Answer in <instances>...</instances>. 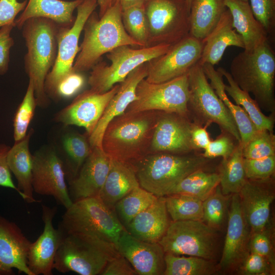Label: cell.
Wrapping results in <instances>:
<instances>
[{"label": "cell", "mask_w": 275, "mask_h": 275, "mask_svg": "<svg viewBox=\"0 0 275 275\" xmlns=\"http://www.w3.org/2000/svg\"><path fill=\"white\" fill-rule=\"evenodd\" d=\"M122 18L128 34L145 46L149 32L145 4L122 10Z\"/></svg>", "instance_id": "obj_40"}, {"label": "cell", "mask_w": 275, "mask_h": 275, "mask_svg": "<svg viewBox=\"0 0 275 275\" xmlns=\"http://www.w3.org/2000/svg\"><path fill=\"white\" fill-rule=\"evenodd\" d=\"M243 166L248 180L269 179L275 172V155L259 159L243 158Z\"/></svg>", "instance_id": "obj_44"}, {"label": "cell", "mask_w": 275, "mask_h": 275, "mask_svg": "<svg viewBox=\"0 0 275 275\" xmlns=\"http://www.w3.org/2000/svg\"><path fill=\"white\" fill-rule=\"evenodd\" d=\"M140 186L133 166L112 159L110 168L98 197L114 209L116 203Z\"/></svg>", "instance_id": "obj_30"}, {"label": "cell", "mask_w": 275, "mask_h": 275, "mask_svg": "<svg viewBox=\"0 0 275 275\" xmlns=\"http://www.w3.org/2000/svg\"><path fill=\"white\" fill-rule=\"evenodd\" d=\"M206 129L207 127L193 122L191 131V140L193 147L197 152L201 150H204L211 141Z\"/></svg>", "instance_id": "obj_54"}, {"label": "cell", "mask_w": 275, "mask_h": 275, "mask_svg": "<svg viewBox=\"0 0 275 275\" xmlns=\"http://www.w3.org/2000/svg\"><path fill=\"white\" fill-rule=\"evenodd\" d=\"M119 253L132 266L138 274H163L164 255L158 242L151 243L140 240L126 229L122 231L117 243Z\"/></svg>", "instance_id": "obj_19"}, {"label": "cell", "mask_w": 275, "mask_h": 275, "mask_svg": "<svg viewBox=\"0 0 275 275\" xmlns=\"http://www.w3.org/2000/svg\"><path fill=\"white\" fill-rule=\"evenodd\" d=\"M242 148L241 143L238 142L233 153L223 158L218 167L220 187L225 196L238 194L248 180L243 166Z\"/></svg>", "instance_id": "obj_34"}, {"label": "cell", "mask_w": 275, "mask_h": 275, "mask_svg": "<svg viewBox=\"0 0 275 275\" xmlns=\"http://www.w3.org/2000/svg\"><path fill=\"white\" fill-rule=\"evenodd\" d=\"M97 6V0H83L76 8L77 15L72 25L60 26L56 62L45 81L47 96L62 80L74 71L73 65L79 49L80 35L86 21Z\"/></svg>", "instance_id": "obj_12"}, {"label": "cell", "mask_w": 275, "mask_h": 275, "mask_svg": "<svg viewBox=\"0 0 275 275\" xmlns=\"http://www.w3.org/2000/svg\"><path fill=\"white\" fill-rule=\"evenodd\" d=\"M241 271L248 275H268L272 274L274 267L266 258L250 252L242 262Z\"/></svg>", "instance_id": "obj_48"}, {"label": "cell", "mask_w": 275, "mask_h": 275, "mask_svg": "<svg viewBox=\"0 0 275 275\" xmlns=\"http://www.w3.org/2000/svg\"><path fill=\"white\" fill-rule=\"evenodd\" d=\"M248 249L250 252L258 254L267 259L274 266L272 245L265 230L252 233L249 239Z\"/></svg>", "instance_id": "obj_49"}, {"label": "cell", "mask_w": 275, "mask_h": 275, "mask_svg": "<svg viewBox=\"0 0 275 275\" xmlns=\"http://www.w3.org/2000/svg\"><path fill=\"white\" fill-rule=\"evenodd\" d=\"M192 1L193 0H185V4L189 12Z\"/></svg>", "instance_id": "obj_57"}, {"label": "cell", "mask_w": 275, "mask_h": 275, "mask_svg": "<svg viewBox=\"0 0 275 275\" xmlns=\"http://www.w3.org/2000/svg\"><path fill=\"white\" fill-rule=\"evenodd\" d=\"M252 12L268 36L275 26V0H248Z\"/></svg>", "instance_id": "obj_45"}, {"label": "cell", "mask_w": 275, "mask_h": 275, "mask_svg": "<svg viewBox=\"0 0 275 275\" xmlns=\"http://www.w3.org/2000/svg\"><path fill=\"white\" fill-rule=\"evenodd\" d=\"M225 196L218 185L203 201V221L212 228L220 227L225 219L227 208Z\"/></svg>", "instance_id": "obj_43"}, {"label": "cell", "mask_w": 275, "mask_h": 275, "mask_svg": "<svg viewBox=\"0 0 275 275\" xmlns=\"http://www.w3.org/2000/svg\"><path fill=\"white\" fill-rule=\"evenodd\" d=\"M158 243L165 253L211 260L215 253V230L202 221H171Z\"/></svg>", "instance_id": "obj_10"}, {"label": "cell", "mask_w": 275, "mask_h": 275, "mask_svg": "<svg viewBox=\"0 0 275 275\" xmlns=\"http://www.w3.org/2000/svg\"><path fill=\"white\" fill-rule=\"evenodd\" d=\"M115 0H97L99 7V17H101L112 6Z\"/></svg>", "instance_id": "obj_56"}, {"label": "cell", "mask_w": 275, "mask_h": 275, "mask_svg": "<svg viewBox=\"0 0 275 275\" xmlns=\"http://www.w3.org/2000/svg\"><path fill=\"white\" fill-rule=\"evenodd\" d=\"M229 73L241 89L253 95L261 108L275 115V53L269 41L236 55Z\"/></svg>", "instance_id": "obj_4"}, {"label": "cell", "mask_w": 275, "mask_h": 275, "mask_svg": "<svg viewBox=\"0 0 275 275\" xmlns=\"http://www.w3.org/2000/svg\"><path fill=\"white\" fill-rule=\"evenodd\" d=\"M57 207L42 205L44 229L37 239L32 242L28 255V265L33 275H52L54 257L63 235L53 226Z\"/></svg>", "instance_id": "obj_18"}, {"label": "cell", "mask_w": 275, "mask_h": 275, "mask_svg": "<svg viewBox=\"0 0 275 275\" xmlns=\"http://www.w3.org/2000/svg\"><path fill=\"white\" fill-rule=\"evenodd\" d=\"M164 197H158L147 208L136 215L124 228L135 238L148 242H158L171 222Z\"/></svg>", "instance_id": "obj_25"}, {"label": "cell", "mask_w": 275, "mask_h": 275, "mask_svg": "<svg viewBox=\"0 0 275 275\" xmlns=\"http://www.w3.org/2000/svg\"><path fill=\"white\" fill-rule=\"evenodd\" d=\"M203 42L188 36L172 45L167 52L148 65L146 80L151 83L165 82L186 73L201 57Z\"/></svg>", "instance_id": "obj_15"}, {"label": "cell", "mask_w": 275, "mask_h": 275, "mask_svg": "<svg viewBox=\"0 0 275 275\" xmlns=\"http://www.w3.org/2000/svg\"><path fill=\"white\" fill-rule=\"evenodd\" d=\"M10 146L0 144V186L15 190L20 196V193L14 184L11 172L7 164V154Z\"/></svg>", "instance_id": "obj_53"}, {"label": "cell", "mask_w": 275, "mask_h": 275, "mask_svg": "<svg viewBox=\"0 0 275 275\" xmlns=\"http://www.w3.org/2000/svg\"><path fill=\"white\" fill-rule=\"evenodd\" d=\"M63 146L74 165V172H78L83 163L92 151L88 136L77 132L65 134L62 139Z\"/></svg>", "instance_id": "obj_41"}, {"label": "cell", "mask_w": 275, "mask_h": 275, "mask_svg": "<svg viewBox=\"0 0 275 275\" xmlns=\"http://www.w3.org/2000/svg\"><path fill=\"white\" fill-rule=\"evenodd\" d=\"M172 45L159 43L147 47L134 49L129 45L118 46L107 53L109 65L97 63L91 69L88 83L90 89L104 93L115 85L123 81L140 65L162 56Z\"/></svg>", "instance_id": "obj_9"}, {"label": "cell", "mask_w": 275, "mask_h": 275, "mask_svg": "<svg viewBox=\"0 0 275 275\" xmlns=\"http://www.w3.org/2000/svg\"><path fill=\"white\" fill-rule=\"evenodd\" d=\"M119 86V84H116L104 93H99L90 89L83 91L55 115L54 121L65 126L82 127L89 136Z\"/></svg>", "instance_id": "obj_17"}, {"label": "cell", "mask_w": 275, "mask_h": 275, "mask_svg": "<svg viewBox=\"0 0 275 275\" xmlns=\"http://www.w3.org/2000/svg\"><path fill=\"white\" fill-rule=\"evenodd\" d=\"M244 158L259 159L275 155V136L267 130H258L243 147Z\"/></svg>", "instance_id": "obj_42"}, {"label": "cell", "mask_w": 275, "mask_h": 275, "mask_svg": "<svg viewBox=\"0 0 275 275\" xmlns=\"http://www.w3.org/2000/svg\"><path fill=\"white\" fill-rule=\"evenodd\" d=\"M201 65L207 78L210 81V85L232 115L239 133L240 143L243 147L259 130L245 111L240 106L234 104L228 97L222 74L212 65L204 64Z\"/></svg>", "instance_id": "obj_31"}, {"label": "cell", "mask_w": 275, "mask_h": 275, "mask_svg": "<svg viewBox=\"0 0 275 275\" xmlns=\"http://www.w3.org/2000/svg\"><path fill=\"white\" fill-rule=\"evenodd\" d=\"M227 9L225 0H193L189 13V34L203 41Z\"/></svg>", "instance_id": "obj_32"}, {"label": "cell", "mask_w": 275, "mask_h": 275, "mask_svg": "<svg viewBox=\"0 0 275 275\" xmlns=\"http://www.w3.org/2000/svg\"><path fill=\"white\" fill-rule=\"evenodd\" d=\"M217 70L224 76L228 85L224 86L227 93L234 100L235 103L240 106L247 113L258 130H267L273 132L274 115L266 116L261 108L248 92L241 89L233 79L229 72L222 67Z\"/></svg>", "instance_id": "obj_33"}, {"label": "cell", "mask_w": 275, "mask_h": 275, "mask_svg": "<svg viewBox=\"0 0 275 275\" xmlns=\"http://www.w3.org/2000/svg\"><path fill=\"white\" fill-rule=\"evenodd\" d=\"M122 10L145 4L146 0H118Z\"/></svg>", "instance_id": "obj_55"}, {"label": "cell", "mask_w": 275, "mask_h": 275, "mask_svg": "<svg viewBox=\"0 0 275 275\" xmlns=\"http://www.w3.org/2000/svg\"><path fill=\"white\" fill-rule=\"evenodd\" d=\"M60 26L48 18L33 17L26 20L20 29L27 48L25 71L33 82L37 106L42 107L49 102L45 81L56 62Z\"/></svg>", "instance_id": "obj_3"}, {"label": "cell", "mask_w": 275, "mask_h": 275, "mask_svg": "<svg viewBox=\"0 0 275 275\" xmlns=\"http://www.w3.org/2000/svg\"><path fill=\"white\" fill-rule=\"evenodd\" d=\"M211 160L197 152L186 154L154 153L132 164L140 186L160 197L169 195L183 178L204 169Z\"/></svg>", "instance_id": "obj_5"}, {"label": "cell", "mask_w": 275, "mask_h": 275, "mask_svg": "<svg viewBox=\"0 0 275 275\" xmlns=\"http://www.w3.org/2000/svg\"><path fill=\"white\" fill-rule=\"evenodd\" d=\"M32 186L36 193L52 196L66 209L73 203L66 182L62 160L51 148L40 150L32 155Z\"/></svg>", "instance_id": "obj_14"}, {"label": "cell", "mask_w": 275, "mask_h": 275, "mask_svg": "<svg viewBox=\"0 0 275 275\" xmlns=\"http://www.w3.org/2000/svg\"><path fill=\"white\" fill-rule=\"evenodd\" d=\"M122 9L118 0L100 17L93 12L84 25V35L73 65V70H91L101 57L122 45L143 47L126 32L122 18Z\"/></svg>", "instance_id": "obj_2"}, {"label": "cell", "mask_w": 275, "mask_h": 275, "mask_svg": "<svg viewBox=\"0 0 275 275\" xmlns=\"http://www.w3.org/2000/svg\"><path fill=\"white\" fill-rule=\"evenodd\" d=\"M187 75L189 92L187 110L191 121L207 128L212 123L216 124L221 132L230 134L240 142L232 115L208 82L202 65L198 62Z\"/></svg>", "instance_id": "obj_8"}, {"label": "cell", "mask_w": 275, "mask_h": 275, "mask_svg": "<svg viewBox=\"0 0 275 275\" xmlns=\"http://www.w3.org/2000/svg\"><path fill=\"white\" fill-rule=\"evenodd\" d=\"M147 72L148 65L143 64L132 71L119 84L117 92L110 100L96 127L88 136L92 148L96 147L102 148V139L107 125L115 117L125 112L129 105L136 99V86L146 77Z\"/></svg>", "instance_id": "obj_24"}, {"label": "cell", "mask_w": 275, "mask_h": 275, "mask_svg": "<svg viewBox=\"0 0 275 275\" xmlns=\"http://www.w3.org/2000/svg\"><path fill=\"white\" fill-rule=\"evenodd\" d=\"M15 23L0 28V75L5 74L8 71L10 62V52L14 44L11 33Z\"/></svg>", "instance_id": "obj_50"}, {"label": "cell", "mask_w": 275, "mask_h": 275, "mask_svg": "<svg viewBox=\"0 0 275 275\" xmlns=\"http://www.w3.org/2000/svg\"><path fill=\"white\" fill-rule=\"evenodd\" d=\"M33 130L31 129L21 140L10 147L7 157L9 169L17 182L20 196L27 203L38 202L33 196L32 186L33 159L29 143Z\"/></svg>", "instance_id": "obj_28"}, {"label": "cell", "mask_w": 275, "mask_h": 275, "mask_svg": "<svg viewBox=\"0 0 275 275\" xmlns=\"http://www.w3.org/2000/svg\"><path fill=\"white\" fill-rule=\"evenodd\" d=\"M100 274L136 275L138 274L129 262L120 254L107 263Z\"/></svg>", "instance_id": "obj_52"}, {"label": "cell", "mask_w": 275, "mask_h": 275, "mask_svg": "<svg viewBox=\"0 0 275 275\" xmlns=\"http://www.w3.org/2000/svg\"><path fill=\"white\" fill-rule=\"evenodd\" d=\"M63 235L53 263L59 272L100 274L107 263L120 254L115 245L98 237L82 233Z\"/></svg>", "instance_id": "obj_6"}, {"label": "cell", "mask_w": 275, "mask_h": 275, "mask_svg": "<svg viewBox=\"0 0 275 275\" xmlns=\"http://www.w3.org/2000/svg\"><path fill=\"white\" fill-rule=\"evenodd\" d=\"M83 0H28L18 18L15 26L21 29L24 22L33 17L49 19L62 26H70L75 18L74 11Z\"/></svg>", "instance_id": "obj_29"}, {"label": "cell", "mask_w": 275, "mask_h": 275, "mask_svg": "<svg viewBox=\"0 0 275 275\" xmlns=\"http://www.w3.org/2000/svg\"><path fill=\"white\" fill-rule=\"evenodd\" d=\"M31 242L14 223L0 216V274H11L13 269L33 275L28 265Z\"/></svg>", "instance_id": "obj_22"}, {"label": "cell", "mask_w": 275, "mask_h": 275, "mask_svg": "<svg viewBox=\"0 0 275 275\" xmlns=\"http://www.w3.org/2000/svg\"><path fill=\"white\" fill-rule=\"evenodd\" d=\"M135 95L136 99L126 112L154 110L174 112L188 117L187 73L160 83H151L144 78L137 85Z\"/></svg>", "instance_id": "obj_11"}, {"label": "cell", "mask_w": 275, "mask_h": 275, "mask_svg": "<svg viewBox=\"0 0 275 275\" xmlns=\"http://www.w3.org/2000/svg\"><path fill=\"white\" fill-rule=\"evenodd\" d=\"M241 1H245V2H248V0H241Z\"/></svg>", "instance_id": "obj_58"}, {"label": "cell", "mask_w": 275, "mask_h": 275, "mask_svg": "<svg viewBox=\"0 0 275 275\" xmlns=\"http://www.w3.org/2000/svg\"><path fill=\"white\" fill-rule=\"evenodd\" d=\"M145 10L149 32L160 43L173 45L189 34L185 0H150Z\"/></svg>", "instance_id": "obj_13"}, {"label": "cell", "mask_w": 275, "mask_h": 275, "mask_svg": "<svg viewBox=\"0 0 275 275\" xmlns=\"http://www.w3.org/2000/svg\"><path fill=\"white\" fill-rule=\"evenodd\" d=\"M112 159L99 147H94L68 188L73 201L98 197L109 171Z\"/></svg>", "instance_id": "obj_21"}, {"label": "cell", "mask_w": 275, "mask_h": 275, "mask_svg": "<svg viewBox=\"0 0 275 275\" xmlns=\"http://www.w3.org/2000/svg\"><path fill=\"white\" fill-rule=\"evenodd\" d=\"M203 42V49L198 62L201 65H216L228 47L244 48L242 38L233 27L231 14L228 9Z\"/></svg>", "instance_id": "obj_26"}, {"label": "cell", "mask_w": 275, "mask_h": 275, "mask_svg": "<svg viewBox=\"0 0 275 275\" xmlns=\"http://www.w3.org/2000/svg\"><path fill=\"white\" fill-rule=\"evenodd\" d=\"M85 82L80 72L74 71L57 86L49 96L58 100L71 98L81 90Z\"/></svg>", "instance_id": "obj_47"}, {"label": "cell", "mask_w": 275, "mask_h": 275, "mask_svg": "<svg viewBox=\"0 0 275 275\" xmlns=\"http://www.w3.org/2000/svg\"><path fill=\"white\" fill-rule=\"evenodd\" d=\"M161 111L125 112L107 125L101 146L111 159L133 164L150 154Z\"/></svg>", "instance_id": "obj_1"}, {"label": "cell", "mask_w": 275, "mask_h": 275, "mask_svg": "<svg viewBox=\"0 0 275 275\" xmlns=\"http://www.w3.org/2000/svg\"><path fill=\"white\" fill-rule=\"evenodd\" d=\"M37 106L33 82L29 80L25 94L18 107L13 120V136L15 142L21 140L26 136Z\"/></svg>", "instance_id": "obj_39"}, {"label": "cell", "mask_w": 275, "mask_h": 275, "mask_svg": "<svg viewBox=\"0 0 275 275\" xmlns=\"http://www.w3.org/2000/svg\"><path fill=\"white\" fill-rule=\"evenodd\" d=\"M265 180H248L238 193L242 209L252 232L265 230L274 194Z\"/></svg>", "instance_id": "obj_23"}, {"label": "cell", "mask_w": 275, "mask_h": 275, "mask_svg": "<svg viewBox=\"0 0 275 275\" xmlns=\"http://www.w3.org/2000/svg\"><path fill=\"white\" fill-rule=\"evenodd\" d=\"M180 257L165 253L164 275H209L215 271V266L210 260L191 256Z\"/></svg>", "instance_id": "obj_36"}, {"label": "cell", "mask_w": 275, "mask_h": 275, "mask_svg": "<svg viewBox=\"0 0 275 275\" xmlns=\"http://www.w3.org/2000/svg\"><path fill=\"white\" fill-rule=\"evenodd\" d=\"M166 208L172 221H203V201L186 194H171L164 196Z\"/></svg>", "instance_id": "obj_38"}, {"label": "cell", "mask_w": 275, "mask_h": 275, "mask_svg": "<svg viewBox=\"0 0 275 275\" xmlns=\"http://www.w3.org/2000/svg\"><path fill=\"white\" fill-rule=\"evenodd\" d=\"M227 233L219 265L223 269L242 263L249 251V225L243 213L238 194L231 199Z\"/></svg>", "instance_id": "obj_20"}, {"label": "cell", "mask_w": 275, "mask_h": 275, "mask_svg": "<svg viewBox=\"0 0 275 275\" xmlns=\"http://www.w3.org/2000/svg\"><path fill=\"white\" fill-rule=\"evenodd\" d=\"M157 198L140 186L118 201L114 209L125 227L136 215L152 205Z\"/></svg>", "instance_id": "obj_37"}, {"label": "cell", "mask_w": 275, "mask_h": 275, "mask_svg": "<svg viewBox=\"0 0 275 275\" xmlns=\"http://www.w3.org/2000/svg\"><path fill=\"white\" fill-rule=\"evenodd\" d=\"M62 216L58 229L63 234L82 233L98 237L117 248L124 229L114 209L107 206L98 197L73 202Z\"/></svg>", "instance_id": "obj_7"}, {"label": "cell", "mask_w": 275, "mask_h": 275, "mask_svg": "<svg viewBox=\"0 0 275 275\" xmlns=\"http://www.w3.org/2000/svg\"><path fill=\"white\" fill-rule=\"evenodd\" d=\"M193 124L187 116L161 111L154 131L150 153L186 154L197 152L191 140Z\"/></svg>", "instance_id": "obj_16"}, {"label": "cell", "mask_w": 275, "mask_h": 275, "mask_svg": "<svg viewBox=\"0 0 275 275\" xmlns=\"http://www.w3.org/2000/svg\"><path fill=\"white\" fill-rule=\"evenodd\" d=\"M28 0H0V28L14 23L17 15L22 11Z\"/></svg>", "instance_id": "obj_51"}, {"label": "cell", "mask_w": 275, "mask_h": 275, "mask_svg": "<svg viewBox=\"0 0 275 275\" xmlns=\"http://www.w3.org/2000/svg\"><path fill=\"white\" fill-rule=\"evenodd\" d=\"M230 11L233 28L242 38L243 50H253L269 41V36L263 26L255 17L248 2L225 0Z\"/></svg>", "instance_id": "obj_27"}, {"label": "cell", "mask_w": 275, "mask_h": 275, "mask_svg": "<svg viewBox=\"0 0 275 275\" xmlns=\"http://www.w3.org/2000/svg\"><path fill=\"white\" fill-rule=\"evenodd\" d=\"M217 173L204 169L195 171L183 178L170 192L171 194H186L205 200L219 185Z\"/></svg>", "instance_id": "obj_35"}, {"label": "cell", "mask_w": 275, "mask_h": 275, "mask_svg": "<svg viewBox=\"0 0 275 275\" xmlns=\"http://www.w3.org/2000/svg\"><path fill=\"white\" fill-rule=\"evenodd\" d=\"M221 132L215 140H211L203 150L202 154L204 157L211 159L218 157L226 158L233 153L238 142L235 143L234 141H236L230 134Z\"/></svg>", "instance_id": "obj_46"}]
</instances>
